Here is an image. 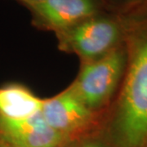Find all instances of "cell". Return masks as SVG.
I'll list each match as a JSON object with an SVG mask.
<instances>
[{"instance_id":"30bf717a","label":"cell","mask_w":147,"mask_h":147,"mask_svg":"<svg viewBox=\"0 0 147 147\" xmlns=\"http://www.w3.org/2000/svg\"><path fill=\"white\" fill-rule=\"evenodd\" d=\"M18 2H20L22 5H24L25 7H29V6L34 5L35 3H38L39 2H41L42 0H16Z\"/></svg>"},{"instance_id":"7a4b0ae2","label":"cell","mask_w":147,"mask_h":147,"mask_svg":"<svg viewBox=\"0 0 147 147\" xmlns=\"http://www.w3.org/2000/svg\"><path fill=\"white\" fill-rule=\"evenodd\" d=\"M130 13L105 9L56 34L58 48L76 55L80 63L97 60L126 42Z\"/></svg>"},{"instance_id":"277c9868","label":"cell","mask_w":147,"mask_h":147,"mask_svg":"<svg viewBox=\"0 0 147 147\" xmlns=\"http://www.w3.org/2000/svg\"><path fill=\"white\" fill-rule=\"evenodd\" d=\"M41 114L47 125L67 140L98 130L102 120V116L90 110L69 85L43 99Z\"/></svg>"},{"instance_id":"ba28073f","label":"cell","mask_w":147,"mask_h":147,"mask_svg":"<svg viewBox=\"0 0 147 147\" xmlns=\"http://www.w3.org/2000/svg\"><path fill=\"white\" fill-rule=\"evenodd\" d=\"M61 147H109L98 130L89 132L81 137L69 139Z\"/></svg>"},{"instance_id":"7c38bea8","label":"cell","mask_w":147,"mask_h":147,"mask_svg":"<svg viewBox=\"0 0 147 147\" xmlns=\"http://www.w3.org/2000/svg\"><path fill=\"white\" fill-rule=\"evenodd\" d=\"M146 147H147V146H146Z\"/></svg>"},{"instance_id":"6da1fadb","label":"cell","mask_w":147,"mask_h":147,"mask_svg":"<svg viewBox=\"0 0 147 147\" xmlns=\"http://www.w3.org/2000/svg\"><path fill=\"white\" fill-rule=\"evenodd\" d=\"M126 47L125 73L100 132L109 147H146L147 9L131 13Z\"/></svg>"},{"instance_id":"8992f818","label":"cell","mask_w":147,"mask_h":147,"mask_svg":"<svg viewBox=\"0 0 147 147\" xmlns=\"http://www.w3.org/2000/svg\"><path fill=\"white\" fill-rule=\"evenodd\" d=\"M67 141L47 124L42 114L24 119L0 118V142L10 147H61Z\"/></svg>"},{"instance_id":"9c48e42d","label":"cell","mask_w":147,"mask_h":147,"mask_svg":"<svg viewBox=\"0 0 147 147\" xmlns=\"http://www.w3.org/2000/svg\"><path fill=\"white\" fill-rule=\"evenodd\" d=\"M109 10L119 13H131L146 9L147 0H101Z\"/></svg>"},{"instance_id":"3957f363","label":"cell","mask_w":147,"mask_h":147,"mask_svg":"<svg viewBox=\"0 0 147 147\" xmlns=\"http://www.w3.org/2000/svg\"><path fill=\"white\" fill-rule=\"evenodd\" d=\"M127 62L125 42L103 57L80 63L79 74L69 86L90 110L103 118L119 91Z\"/></svg>"},{"instance_id":"8fae6325","label":"cell","mask_w":147,"mask_h":147,"mask_svg":"<svg viewBox=\"0 0 147 147\" xmlns=\"http://www.w3.org/2000/svg\"><path fill=\"white\" fill-rule=\"evenodd\" d=\"M0 147H10V146H6V145H4V144H3V143H1V142H0Z\"/></svg>"},{"instance_id":"5b68a950","label":"cell","mask_w":147,"mask_h":147,"mask_svg":"<svg viewBox=\"0 0 147 147\" xmlns=\"http://www.w3.org/2000/svg\"><path fill=\"white\" fill-rule=\"evenodd\" d=\"M26 7L34 26L55 34L108 9L101 0H42Z\"/></svg>"},{"instance_id":"52a82bcc","label":"cell","mask_w":147,"mask_h":147,"mask_svg":"<svg viewBox=\"0 0 147 147\" xmlns=\"http://www.w3.org/2000/svg\"><path fill=\"white\" fill-rule=\"evenodd\" d=\"M43 99L20 83L0 85V118L24 119L41 113Z\"/></svg>"}]
</instances>
